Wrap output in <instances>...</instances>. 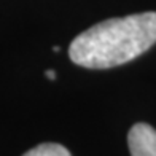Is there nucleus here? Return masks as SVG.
Masks as SVG:
<instances>
[{
  "mask_svg": "<svg viewBox=\"0 0 156 156\" xmlns=\"http://www.w3.org/2000/svg\"><path fill=\"white\" fill-rule=\"evenodd\" d=\"M156 43V13L110 18L72 40L69 56L86 69H112L139 58Z\"/></svg>",
  "mask_w": 156,
  "mask_h": 156,
  "instance_id": "obj_1",
  "label": "nucleus"
},
{
  "mask_svg": "<svg viewBox=\"0 0 156 156\" xmlns=\"http://www.w3.org/2000/svg\"><path fill=\"white\" fill-rule=\"evenodd\" d=\"M131 156H156V129L147 123H137L127 134Z\"/></svg>",
  "mask_w": 156,
  "mask_h": 156,
  "instance_id": "obj_2",
  "label": "nucleus"
},
{
  "mask_svg": "<svg viewBox=\"0 0 156 156\" xmlns=\"http://www.w3.org/2000/svg\"><path fill=\"white\" fill-rule=\"evenodd\" d=\"M23 156H72L66 147L59 144H40L30 148Z\"/></svg>",
  "mask_w": 156,
  "mask_h": 156,
  "instance_id": "obj_3",
  "label": "nucleus"
},
{
  "mask_svg": "<svg viewBox=\"0 0 156 156\" xmlns=\"http://www.w3.org/2000/svg\"><path fill=\"white\" fill-rule=\"evenodd\" d=\"M45 75L49 78V80H54V78H56V73H54V70H46V72H45Z\"/></svg>",
  "mask_w": 156,
  "mask_h": 156,
  "instance_id": "obj_4",
  "label": "nucleus"
}]
</instances>
